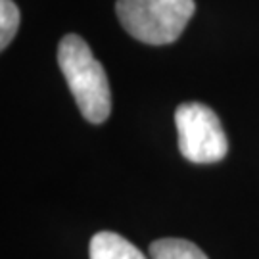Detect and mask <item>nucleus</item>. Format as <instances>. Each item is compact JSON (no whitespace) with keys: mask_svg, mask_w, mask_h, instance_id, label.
I'll return each instance as SVG.
<instances>
[{"mask_svg":"<svg viewBox=\"0 0 259 259\" xmlns=\"http://www.w3.org/2000/svg\"><path fill=\"white\" fill-rule=\"evenodd\" d=\"M179 150L192 163H215L227 156L229 142L217 113L200 102L181 104L175 111Z\"/></svg>","mask_w":259,"mask_h":259,"instance_id":"7ed1b4c3","label":"nucleus"},{"mask_svg":"<svg viewBox=\"0 0 259 259\" xmlns=\"http://www.w3.org/2000/svg\"><path fill=\"white\" fill-rule=\"evenodd\" d=\"M152 259H207L196 244L183 238H161L150 244Z\"/></svg>","mask_w":259,"mask_h":259,"instance_id":"39448f33","label":"nucleus"},{"mask_svg":"<svg viewBox=\"0 0 259 259\" xmlns=\"http://www.w3.org/2000/svg\"><path fill=\"white\" fill-rule=\"evenodd\" d=\"M19 27V10L14 0H0V48L8 47Z\"/></svg>","mask_w":259,"mask_h":259,"instance_id":"423d86ee","label":"nucleus"},{"mask_svg":"<svg viewBox=\"0 0 259 259\" xmlns=\"http://www.w3.org/2000/svg\"><path fill=\"white\" fill-rule=\"evenodd\" d=\"M58 64L84 119L100 125L110 117L111 93L102 64L79 35H65L58 45Z\"/></svg>","mask_w":259,"mask_h":259,"instance_id":"f257e3e1","label":"nucleus"},{"mask_svg":"<svg viewBox=\"0 0 259 259\" xmlns=\"http://www.w3.org/2000/svg\"><path fill=\"white\" fill-rule=\"evenodd\" d=\"M194 0H117L115 12L123 29L152 47L171 45L194 16Z\"/></svg>","mask_w":259,"mask_h":259,"instance_id":"f03ea898","label":"nucleus"},{"mask_svg":"<svg viewBox=\"0 0 259 259\" xmlns=\"http://www.w3.org/2000/svg\"><path fill=\"white\" fill-rule=\"evenodd\" d=\"M91 259H146L144 253L117 232H96L89 244Z\"/></svg>","mask_w":259,"mask_h":259,"instance_id":"20e7f679","label":"nucleus"}]
</instances>
